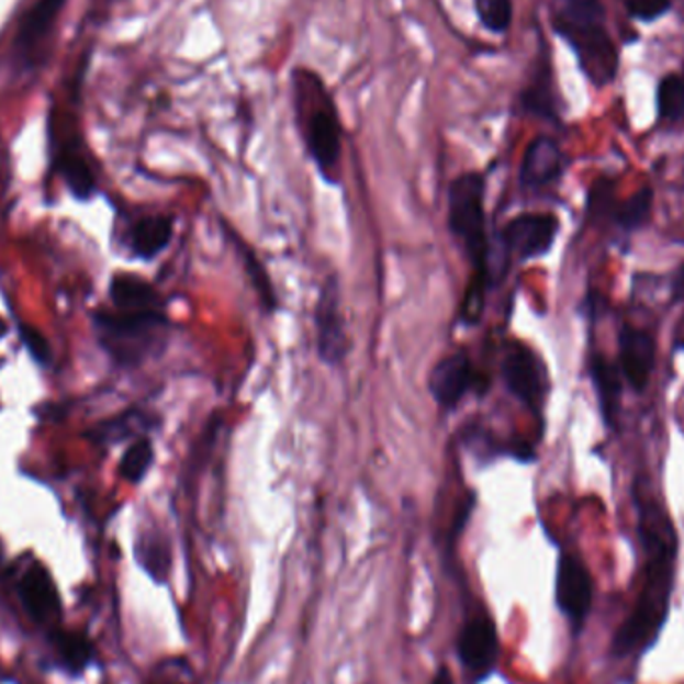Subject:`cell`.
<instances>
[{
    "instance_id": "cell-9",
    "label": "cell",
    "mask_w": 684,
    "mask_h": 684,
    "mask_svg": "<svg viewBox=\"0 0 684 684\" xmlns=\"http://www.w3.org/2000/svg\"><path fill=\"white\" fill-rule=\"evenodd\" d=\"M518 113L535 116L547 123H561V97L554 79L549 45L540 36L537 57L528 70L527 82L516 97Z\"/></svg>"
},
{
    "instance_id": "cell-12",
    "label": "cell",
    "mask_w": 684,
    "mask_h": 684,
    "mask_svg": "<svg viewBox=\"0 0 684 684\" xmlns=\"http://www.w3.org/2000/svg\"><path fill=\"white\" fill-rule=\"evenodd\" d=\"M557 606L579 630L593 606V576L576 554H562L557 569Z\"/></svg>"
},
{
    "instance_id": "cell-22",
    "label": "cell",
    "mask_w": 684,
    "mask_h": 684,
    "mask_svg": "<svg viewBox=\"0 0 684 684\" xmlns=\"http://www.w3.org/2000/svg\"><path fill=\"white\" fill-rule=\"evenodd\" d=\"M231 236H233V245H235L238 260H240L243 269L247 272L248 281L253 284V289L257 291L260 304L265 306L267 313H274L277 306H279V301H277V294H274V287H272V281H270L269 272L265 269V265L258 260L253 248L245 245L233 233H231Z\"/></svg>"
},
{
    "instance_id": "cell-17",
    "label": "cell",
    "mask_w": 684,
    "mask_h": 684,
    "mask_svg": "<svg viewBox=\"0 0 684 684\" xmlns=\"http://www.w3.org/2000/svg\"><path fill=\"white\" fill-rule=\"evenodd\" d=\"M111 299L121 313H162L160 296L153 284L135 274H119L111 282Z\"/></svg>"
},
{
    "instance_id": "cell-28",
    "label": "cell",
    "mask_w": 684,
    "mask_h": 684,
    "mask_svg": "<svg viewBox=\"0 0 684 684\" xmlns=\"http://www.w3.org/2000/svg\"><path fill=\"white\" fill-rule=\"evenodd\" d=\"M651 209V189H642L635 197H630L627 202H623L617 211L613 213V216H615L618 225L625 226V228L630 231V228H637V226L644 225L649 221Z\"/></svg>"
},
{
    "instance_id": "cell-11",
    "label": "cell",
    "mask_w": 684,
    "mask_h": 684,
    "mask_svg": "<svg viewBox=\"0 0 684 684\" xmlns=\"http://www.w3.org/2000/svg\"><path fill=\"white\" fill-rule=\"evenodd\" d=\"M559 233V221L552 214H518L501 233L503 257L511 255L528 260L549 253Z\"/></svg>"
},
{
    "instance_id": "cell-29",
    "label": "cell",
    "mask_w": 684,
    "mask_h": 684,
    "mask_svg": "<svg viewBox=\"0 0 684 684\" xmlns=\"http://www.w3.org/2000/svg\"><path fill=\"white\" fill-rule=\"evenodd\" d=\"M623 2L628 14L642 23L659 21L673 7V0H623Z\"/></svg>"
},
{
    "instance_id": "cell-32",
    "label": "cell",
    "mask_w": 684,
    "mask_h": 684,
    "mask_svg": "<svg viewBox=\"0 0 684 684\" xmlns=\"http://www.w3.org/2000/svg\"><path fill=\"white\" fill-rule=\"evenodd\" d=\"M430 684H455L452 683V674H450L449 669L447 666H440L437 669V673L433 676V681Z\"/></svg>"
},
{
    "instance_id": "cell-5",
    "label": "cell",
    "mask_w": 684,
    "mask_h": 684,
    "mask_svg": "<svg viewBox=\"0 0 684 684\" xmlns=\"http://www.w3.org/2000/svg\"><path fill=\"white\" fill-rule=\"evenodd\" d=\"M102 343L121 365L136 367L148 359L167 333L165 313H101L94 316Z\"/></svg>"
},
{
    "instance_id": "cell-20",
    "label": "cell",
    "mask_w": 684,
    "mask_h": 684,
    "mask_svg": "<svg viewBox=\"0 0 684 684\" xmlns=\"http://www.w3.org/2000/svg\"><path fill=\"white\" fill-rule=\"evenodd\" d=\"M136 561L143 571L158 584L169 581L172 557H170L169 540L158 532H148L136 540Z\"/></svg>"
},
{
    "instance_id": "cell-15",
    "label": "cell",
    "mask_w": 684,
    "mask_h": 684,
    "mask_svg": "<svg viewBox=\"0 0 684 684\" xmlns=\"http://www.w3.org/2000/svg\"><path fill=\"white\" fill-rule=\"evenodd\" d=\"M53 652V666L70 676H82L94 661V647L82 630L58 627L46 632Z\"/></svg>"
},
{
    "instance_id": "cell-14",
    "label": "cell",
    "mask_w": 684,
    "mask_h": 684,
    "mask_svg": "<svg viewBox=\"0 0 684 684\" xmlns=\"http://www.w3.org/2000/svg\"><path fill=\"white\" fill-rule=\"evenodd\" d=\"M564 169L561 146L550 136H537L525 150L518 180L525 189H542L559 179Z\"/></svg>"
},
{
    "instance_id": "cell-25",
    "label": "cell",
    "mask_w": 684,
    "mask_h": 684,
    "mask_svg": "<svg viewBox=\"0 0 684 684\" xmlns=\"http://www.w3.org/2000/svg\"><path fill=\"white\" fill-rule=\"evenodd\" d=\"M657 111L669 123L684 119V77L674 72L662 77L657 89Z\"/></svg>"
},
{
    "instance_id": "cell-2",
    "label": "cell",
    "mask_w": 684,
    "mask_h": 684,
    "mask_svg": "<svg viewBox=\"0 0 684 684\" xmlns=\"http://www.w3.org/2000/svg\"><path fill=\"white\" fill-rule=\"evenodd\" d=\"M291 101L294 124L306 155L325 182L337 184L345 131L333 90L323 75L313 68L294 67L291 72Z\"/></svg>"
},
{
    "instance_id": "cell-30",
    "label": "cell",
    "mask_w": 684,
    "mask_h": 684,
    "mask_svg": "<svg viewBox=\"0 0 684 684\" xmlns=\"http://www.w3.org/2000/svg\"><path fill=\"white\" fill-rule=\"evenodd\" d=\"M615 191H613V182L610 180H598L593 191L588 194V211L593 218L606 216L610 214V206L615 204Z\"/></svg>"
},
{
    "instance_id": "cell-3",
    "label": "cell",
    "mask_w": 684,
    "mask_h": 684,
    "mask_svg": "<svg viewBox=\"0 0 684 684\" xmlns=\"http://www.w3.org/2000/svg\"><path fill=\"white\" fill-rule=\"evenodd\" d=\"M549 23L571 46L579 68L595 87L610 85L618 72V48L606 29L603 0H550Z\"/></svg>"
},
{
    "instance_id": "cell-10",
    "label": "cell",
    "mask_w": 684,
    "mask_h": 684,
    "mask_svg": "<svg viewBox=\"0 0 684 684\" xmlns=\"http://www.w3.org/2000/svg\"><path fill=\"white\" fill-rule=\"evenodd\" d=\"M484 389L483 372L476 371L471 357L459 350L438 360L428 377V393L442 411H455L472 391Z\"/></svg>"
},
{
    "instance_id": "cell-6",
    "label": "cell",
    "mask_w": 684,
    "mask_h": 684,
    "mask_svg": "<svg viewBox=\"0 0 684 684\" xmlns=\"http://www.w3.org/2000/svg\"><path fill=\"white\" fill-rule=\"evenodd\" d=\"M455 649L467 683H486L501 661V639L493 618L484 613L467 618L455 640Z\"/></svg>"
},
{
    "instance_id": "cell-4",
    "label": "cell",
    "mask_w": 684,
    "mask_h": 684,
    "mask_svg": "<svg viewBox=\"0 0 684 684\" xmlns=\"http://www.w3.org/2000/svg\"><path fill=\"white\" fill-rule=\"evenodd\" d=\"M484 194L486 180L479 170H467L452 180L449 187V228L472 267V277L491 284L493 247L489 240Z\"/></svg>"
},
{
    "instance_id": "cell-31",
    "label": "cell",
    "mask_w": 684,
    "mask_h": 684,
    "mask_svg": "<svg viewBox=\"0 0 684 684\" xmlns=\"http://www.w3.org/2000/svg\"><path fill=\"white\" fill-rule=\"evenodd\" d=\"M21 337H23L24 347L29 348V352L33 355V359L41 365H48L53 359V350L51 345L34 326H21Z\"/></svg>"
},
{
    "instance_id": "cell-21",
    "label": "cell",
    "mask_w": 684,
    "mask_h": 684,
    "mask_svg": "<svg viewBox=\"0 0 684 684\" xmlns=\"http://www.w3.org/2000/svg\"><path fill=\"white\" fill-rule=\"evenodd\" d=\"M57 167L70 192L80 201H87L94 192V177L79 150L75 146L60 145Z\"/></svg>"
},
{
    "instance_id": "cell-23",
    "label": "cell",
    "mask_w": 684,
    "mask_h": 684,
    "mask_svg": "<svg viewBox=\"0 0 684 684\" xmlns=\"http://www.w3.org/2000/svg\"><path fill=\"white\" fill-rule=\"evenodd\" d=\"M593 382H595L598 401L603 406V415L608 425H615L617 421L618 403H620V391H623V381L617 367H613L610 362L596 357L591 367Z\"/></svg>"
},
{
    "instance_id": "cell-33",
    "label": "cell",
    "mask_w": 684,
    "mask_h": 684,
    "mask_svg": "<svg viewBox=\"0 0 684 684\" xmlns=\"http://www.w3.org/2000/svg\"><path fill=\"white\" fill-rule=\"evenodd\" d=\"M4 335H7V323L0 318V338L4 337Z\"/></svg>"
},
{
    "instance_id": "cell-8",
    "label": "cell",
    "mask_w": 684,
    "mask_h": 684,
    "mask_svg": "<svg viewBox=\"0 0 684 684\" xmlns=\"http://www.w3.org/2000/svg\"><path fill=\"white\" fill-rule=\"evenodd\" d=\"M316 350L328 367H340L348 355L347 323L337 274L326 277L314 304Z\"/></svg>"
},
{
    "instance_id": "cell-24",
    "label": "cell",
    "mask_w": 684,
    "mask_h": 684,
    "mask_svg": "<svg viewBox=\"0 0 684 684\" xmlns=\"http://www.w3.org/2000/svg\"><path fill=\"white\" fill-rule=\"evenodd\" d=\"M472 9L476 14V21L486 33L503 36L513 26L515 19L513 0H472Z\"/></svg>"
},
{
    "instance_id": "cell-7",
    "label": "cell",
    "mask_w": 684,
    "mask_h": 684,
    "mask_svg": "<svg viewBox=\"0 0 684 684\" xmlns=\"http://www.w3.org/2000/svg\"><path fill=\"white\" fill-rule=\"evenodd\" d=\"M14 593L36 627L45 628V632L63 627V598L45 564L26 562L14 576Z\"/></svg>"
},
{
    "instance_id": "cell-18",
    "label": "cell",
    "mask_w": 684,
    "mask_h": 684,
    "mask_svg": "<svg viewBox=\"0 0 684 684\" xmlns=\"http://www.w3.org/2000/svg\"><path fill=\"white\" fill-rule=\"evenodd\" d=\"M175 235L170 216H145L131 231V248L136 257L153 260L169 247Z\"/></svg>"
},
{
    "instance_id": "cell-27",
    "label": "cell",
    "mask_w": 684,
    "mask_h": 684,
    "mask_svg": "<svg viewBox=\"0 0 684 684\" xmlns=\"http://www.w3.org/2000/svg\"><path fill=\"white\" fill-rule=\"evenodd\" d=\"M150 427H153L150 416L133 411V413H126V415L119 416L114 421L104 423V425H101L92 433V437H94V440H99V442H111V440L119 442L123 438L136 435V433H143V430Z\"/></svg>"
},
{
    "instance_id": "cell-16",
    "label": "cell",
    "mask_w": 684,
    "mask_h": 684,
    "mask_svg": "<svg viewBox=\"0 0 684 684\" xmlns=\"http://www.w3.org/2000/svg\"><path fill=\"white\" fill-rule=\"evenodd\" d=\"M654 340L651 335L625 328L620 333V371L635 391H644L654 367Z\"/></svg>"
},
{
    "instance_id": "cell-1",
    "label": "cell",
    "mask_w": 684,
    "mask_h": 684,
    "mask_svg": "<svg viewBox=\"0 0 684 684\" xmlns=\"http://www.w3.org/2000/svg\"><path fill=\"white\" fill-rule=\"evenodd\" d=\"M639 503V535L647 554L644 584L635 610L615 635V657L647 651L657 642L669 617V603L673 595L676 562L673 520L657 501L640 498Z\"/></svg>"
},
{
    "instance_id": "cell-26",
    "label": "cell",
    "mask_w": 684,
    "mask_h": 684,
    "mask_svg": "<svg viewBox=\"0 0 684 684\" xmlns=\"http://www.w3.org/2000/svg\"><path fill=\"white\" fill-rule=\"evenodd\" d=\"M155 462V447L148 438H138L135 440L121 459L119 471L123 474L124 481L138 484L146 476V472L150 471Z\"/></svg>"
},
{
    "instance_id": "cell-19",
    "label": "cell",
    "mask_w": 684,
    "mask_h": 684,
    "mask_svg": "<svg viewBox=\"0 0 684 684\" xmlns=\"http://www.w3.org/2000/svg\"><path fill=\"white\" fill-rule=\"evenodd\" d=\"M67 4V0H38L31 11L26 12L14 46L23 53H31L41 41H45L53 24L57 23L58 12Z\"/></svg>"
},
{
    "instance_id": "cell-13",
    "label": "cell",
    "mask_w": 684,
    "mask_h": 684,
    "mask_svg": "<svg viewBox=\"0 0 684 684\" xmlns=\"http://www.w3.org/2000/svg\"><path fill=\"white\" fill-rule=\"evenodd\" d=\"M501 374L508 393L530 411H539L545 394V379L539 359L523 343H511L501 360Z\"/></svg>"
}]
</instances>
